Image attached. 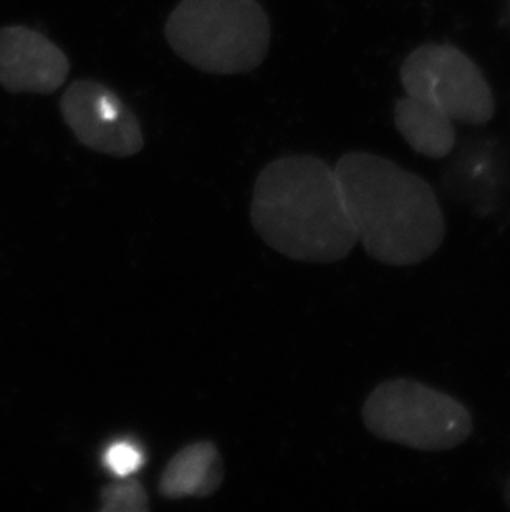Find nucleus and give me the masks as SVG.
Wrapping results in <instances>:
<instances>
[{
  "mask_svg": "<svg viewBox=\"0 0 510 512\" xmlns=\"http://www.w3.org/2000/svg\"><path fill=\"white\" fill-rule=\"evenodd\" d=\"M335 176L358 242L386 266H416L438 251L446 234L431 184L383 156L353 151Z\"/></svg>",
  "mask_w": 510,
  "mask_h": 512,
  "instance_id": "1",
  "label": "nucleus"
},
{
  "mask_svg": "<svg viewBox=\"0 0 510 512\" xmlns=\"http://www.w3.org/2000/svg\"><path fill=\"white\" fill-rule=\"evenodd\" d=\"M252 226L282 256L342 261L358 244L332 166L315 156H284L255 179Z\"/></svg>",
  "mask_w": 510,
  "mask_h": 512,
  "instance_id": "2",
  "label": "nucleus"
},
{
  "mask_svg": "<svg viewBox=\"0 0 510 512\" xmlns=\"http://www.w3.org/2000/svg\"><path fill=\"white\" fill-rule=\"evenodd\" d=\"M164 35L174 54L214 75L251 72L269 54V17L257 0H181Z\"/></svg>",
  "mask_w": 510,
  "mask_h": 512,
  "instance_id": "3",
  "label": "nucleus"
},
{
  "mask_svg": "<svg viewBox=\"0 0 510 512\" xmlns=\"http://www.w3.org/2000/svg\"><path fill=\"white\" fill-rule=\"evenodd\" d=\"M361 416L371 435L418 451L453 450L474 430L461 401L409 378L378 385Z\"/></svg>",
  "mask_w": 510,
  "mask_h": 512,
  "instance_id": "4",
  "label": "nucleus"
},
{
  "mask_svg": "<svg viewBox=\"0 0 510 512\" xmlns=\"http://www.w3.org/2000/svg\"><path fill=\"white\" fill-rule=\"evenodd\" d=\"M400 77L406 95L431 103L454 123L486 125L496 112L481 68L454 45H421L405 58Z\"/></svg>",
  "mask_w": 510,
  "mask_h": 512,
  "instance_id": "5",
  "label": "nucleus"
},
{
  "mask_svg": "<svg viewBox=\"0 0 510 512\" xmlns=\"http://www.w3.org/2000/svg\"><path fill=\"white\" fill-rule=\"evenodd\" d=\"M60 113L75 138L103 155L128 158L145 146L135 113L110 87L97 80H75L60 98Z\"/></svg>",
  "mask_w": 510,
  "mask_h": 512,
  "instance_id": "6",
  "label": "nucleus"
},
{
  "mask_svg": "<svg viewBox=\"0 0 510 512\" xmlns=\"http://www.w3.org/2000/svg\"><path fill=\"white\" fill-rule=\"evenodd\" d=\"M68 73L67 55L45 35L24 25L0 29V85L7 92L50 95Z\"/></svg>",
  "mask_w": 510,
  "mask_h": 512,
  "instance_id": "7",
  "label": "nucleus"
},
{
  "mask_svg": "<svg viewBox=\"0 0 510 512\" xmlns=\"http://www.w3.org/2000/svg\"><path fill=\"white\" fill-rule=\"evenodd\" d=\"M222 479L224 468L216 445L209 441H198L184 446L169 461L159 483V493L169 499L186 496L206 498L216 493Z\"/></svg>",
  "mask_w": 510,
  "mask_h": 512,
  "instance_id": "8",
  "label": "nucleus"
},
{
  "mask_svg": "<svg viewBox=\"0 0 510 512\" xmlns=\"http://www.w3.org/2000/svg\"><path fill=\"white\" fill-rule=\"evenodd\" d=\"M395 125L416 153L431 160L448 156L456 143L454 121L431 103L409 95L396 102Z\"/></svg>",
  "mask_w": 510,
  "mask_h": 512,
  "instance_id": "9",
  "label": "nucleus"
},
{
  "mask_svg": "<svg viewBox=\"0 0 510 512\" xmlns=\"http://www.w3.org/2000/svg\"><path fill=\"white\" fill-rule=\"evenodd\" d=\"M103 512H145L150 509L148 496L138 481L121 478L102 491Z\"/></svg>",
  "mask_w": 510,
  "mask_h": 512,
  "instance_id": "10",
  "label": "nucleus"
},
{
  "mask_svg": "<svg viewBox=\"0 0 510 512\" xmlns=\"http://www.w3.org/2000/svg\"><path fill=\"white\" fill-rule=\"evenodd\" d=\"M145 463L143 451L128 441H118L108 446L103 455V464L116 478H130Z\"/></svg>",
  "mask_w": 510,
  "mask_h": 512,
  "instance_id": "11",
  "label": "nucleus"
},
{
  "mask_svg": "<svg viewBox=\"0 0 510 512\" xmlns=\"http://www.w3.org/2000/svg\"><path fill=\"white\" fill-rule=\"evenodd\" d=\"M504 499H506V504L510 508V476L507 479L506 489H504Z\"/></svg>",
  "mask_w": 510,
  "mask_h": 512,
  "instance_id": "12",
  "label": "nucleus"
}]
</instances>
